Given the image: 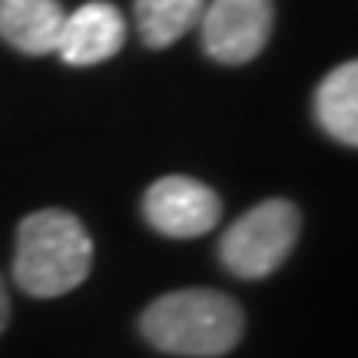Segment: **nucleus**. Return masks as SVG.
Segmentation results:
<instances>
[{
  "label": "nucleus",
  "instance_id": "nucleus-1",
  "mask_svg": "<svg viewBox=\"0 0 358 358\" xmlns=\"http://www.w3.org/2000/svg\"><path fill=\"white\" fill-rule=\"evenodd\" d=\"M243 329V308L216 289H176L140 315V332L150 345L186 358L226 355L239 345Z\"/></svg>",
  "mask_w": 358,
  "mask_h": 358
},
{
  "label": "nucleus",
  "instance_id": "nucleus-2",
  "mask_svg": "<svg viewBox=\"0 0 358 358\" xmlns=\"http://www.w3.org/2000/svg\"><path fill=\"white\" fill-rule=\"evenodd\" d=\"M93 239L87 226L66 209H37L17 229L13 279L34 299L73 292L90 275Z\"/></svg>",
  "mask_w": 358,
  "mask_h": 358
},
{
  "label": "nucleus",
  "instance_id": "nucleus-3",
  "mask_svg": "<svg viewBox=\"0 0 358 358\" xmlns=\"http://www.w3.org/2000/svg\"><path fill=\"white\" fill-rule=\"evenodd\" d=\"M299 239V209L266 199L239 216L219 239V262L239 279H266L289 259Z\"/></svg>",
  "mask_w": 358,
  "mask_h": 358
},
{
  "label": "nucleus",
  "instance_id": "nucleus-4",
  "mask_svg": "<svg viewBox=\"0 0 358 358\" xmlns=\"http://www.w3.org/2000/svg\"><path fill=\"white\" fill-rule=\"evenodd\" d=\"M203 47L219 64H249L266 50L272 34V0H213L203 17Z\"/></svg>",
  "mask_w": 358,
  "mask_h": 358
},
{
  "label": "nucleus",
  "instance_id": "nucleus-5",
  "mask_svg": "<svg viewBox=\"0 0 358 358\" xmlns=\"http://www.w3.org/2000/svg\"><path fill=\"white\" fill-rule=\"evenodd\" d=\"M143 216L159 236L196 239L222 216V199L192 176H163L143 196Z\"/></svg>",
  "mask_w": 358,
  "mask_h": 358
},
{
  "label": "nucleus",
  "instance_id": "nucleus-6",
  "mask_svg": "<svg viewBox=\"0 0 358 358\" xmlns=\"http://www.w3.org/2000/svg\"><path fill=\"white\" fill-rule=\"evenodd\" d=\"M127 43V20L113 3H83L80 10L64 17L60 27V40H57V53L64 57L70 66H93L103 64L123 50Z\"/></svg>",
  "mask_w": 358,
  "mask_h": 358
},
{
  "label": "nucleus",
  "instance_id": "nucleus-7",
  "mask_svg": "<svg viewBox=\"0 0 358 358\" xmlns=\"http://www.w3.org/2000/svg\"><path fill=\"white\" fill-rule=\"evenodd\" d=\"M64 17L57 0H0V37L13 50L43 57L57 50Z\"/></svg>",
  "mask_w": 358,
  "mask_h": 358
},
{
  "label": "nucleus",
  "instance_id": "nucleus-8",
  "mask_svg": "<svg viewBox=\"0 0 358 358\" xmlns=\"http://www.w3.org/2000/svg\"><path fill=\"white\" fill-rule=\"evenodd\" d=\"M315 120L332 140L355 146L358 143V64L335 66L315 90Z\"/></svg>",
  "mask_w": 358,
  "mask_h": 358
},
{
  "label": "nucleus",
  "instance_id": "nucleus-9",
  "mask_svg": "<svg viewBox=\"0 0 358 358\" xmlns=\"http://www.w3.org/2000/svg\"><path fill=\"white\" fill-rule=\"evenodd\" d=\"M203 10L206 0H136L133 17L143 43L150 50H163L199 24Z\"/></svg>",
  "mask_w": 358,
  "mask_h": 358
},
{
  "label": "nucleus",
  "instance_id": "nucleus-10",
  "mask_svg": "<svg viewBox=\"0 0 358 358\" xmlns=\"http://www.w3.org/2000/svg\"><path fill=\"white\" fill-rule=\"evenodd\" d=\"M7 319H10V299H7V289L0 282V332L7 329Z\"/></svg>",
  "mask_w": 358,
  "mask_h": 358
}]
</instances>
